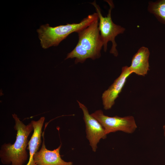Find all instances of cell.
<instances>
[{"label":"cell","mask_w":165,"mask_h":165,"mask_svg":"<svg viewBox=\"0 0 165 165\" xmlns=\"http://www.w3.org/2000/svg\"><path fill=\"white\" fill-rule=\"evenodd\" d=\"M15 121L14 128L16 131V139L13 144L4 143L0 150L1 161L4 165H24L28 160V155L26 151L28 145V138L33 130L31 122L24 124L16 115L12 114Z\"/></svg>","instance_id":"cell-1"},{"label":"cell","mask_w":165,"mask_h":165,"mask_svg":"<svg viewBox=\"0 0 165 165\" xmlns=\"http://www.w3.org/2000/svg\"><path fill=\"white\" fill-rule=\"evenodd\" d=\"M98 18L88 26L77 32L79 40L75 47L68 53L65 60L75 58V64L83 63L88 58L100 57L103 46L98 29Z\"/></svg>","instance_id":"cell-2"},{"label":"cell","mask_w":165,"mask_h":165,"mask_svg":"<svg viewBox=\"0 0 165 165\" xmlns=\"http://www.w3.org/2000/svg\"><path fill=\"white\" fill-rule=\"evenodd\" d=\"M98 18L96 13L89 15L78 23L67 24L55 27L48 24L41 25L37 31L42 47L46 49L57 46L70 34L85 28Z\"/></svg>","instance_id":"cell-3"},{"label":"cell","mask_w":165,"mask_h":165,"mask_svg":"<svg viewBox=\"0 0 165 165\" xmlns=\"http://www.w3.org/2000/svg\"><path fill=\"white\" fill-rule=\"evenodd\" d=\"M105 1L108 3L109 8L107 16H105L102 15L100 8L95 1L91 3L95 8L96 13L98 15V29L103 43L104 50L105 52L107 51L108 43L111 41L112 45L110 53L117 57L118 53L116 48L117 44L115 41V38L118 35L123 33L125 29L113 23L111 18V12L114 7V3L111 0Z\"/></svg>","instance_id":"cell-4"},{"label":"cell","mask_w":165,"mask_h":165,"mask_svg":"<svg viewBox=\"0 0 165 165\" xmlns=\"http://www.w3.org/2000/svg\"><path fill=\"white\" fill-rule=\"evenodd\" d=\"M91 115L102 125L106 135L118 131L132 134L137 128L134 117L131 116L110 117L104 115L101 110H97Z\"/></svg>","instance_id":"cell-5"},{"label":"cell","mask_w":165,"mask_h":165,"mask_svg":"<svg viewBox=\"0 0 165 165\" xmlns=\"http://www.w3.org/2000/svg\"><path fill=\"white\" fill-rule=\"evenodd\" d=\"M77 101L83 111V119L86 127V137L89 141L93 151L95 152L97 148V144L101 139L106 138L107 135L102 125L89 114L86 107L78 101Z\"/></svg>","instance_id":"cell-6"},{"label":"cell","mask_w":165,"mask_h":165,"mask_svg":"<svg viewBox=\"0 0 165 165\" xmlns=\"http://www.w3.org/2000/svg\"><path fill=\"white\" fill-rule=\"evenodd\" d=\"M132 73L129 67H123L119 76L108 88L103 93L101 98L105 110L110 109L114 105L115 101L121 92L127 79Z\"/></svg>","instance_id":"cell-7"},{"label":"cell","mask_w":165,"mask_h":165,"mask_svg":"<svg viewBox=\"0 0 165 165\" xmlns=\"http://www.w3.org/2000/svg\"><path fill=\"white\" fill-rule=\"evenodd\" d=\"M43 141L39 151L34 155V160L36 165H73L72 162H66L61 157L60 152L61 144L53 150L47 149L46 147L43 133Z\"/></svg>","instance_id":"cell-8"},{"label":"cell","mask_w":165,"mask_h":165,"mask_svg":"<svg viewBox=\"0 0 165 165\" xmlns=\"http://www.w3.org/2000/svg\"><path fill=\"white\" fill-rule=\"evenodd\" d=\"M150 52L148 48L145 46L140 47L134 55L129 68L133 73L145 76L149 70V58Z\"/></svg>","instance_id":"cell-9"},{"label":"cell","mask_w":165,"mask_h":165,"mask_svg":"<svg viewBox=\"0 0 165 165\" xmlns=\"http://www.w3.org/2000/svg\"><path fill=\"white\" fill-rule=\"evenodd\" d=\"M45 119V117H42L38 121L32 120L31 122L33 127V132L28 143L29 158L28 162L26 165H36L33 156L38 149L42 142V129Z\"/></svg>","instance_id":"cell-10"},{"label":"cell","mask_w":165,"mask_h":165,"mask_svg":"<svg viewBox=\"0 0 165 165\" xmlns=\"http://www.w3.org/2000/svg\"><path fill=\"white\" fill-rule=\"evenodd\" d=\"M148 10L161 23L165 25V0L148 2Z\"/></svg>","instance_id":"cell-11"},{"label":"cell","mask_w":165,"mask_h":165,"mask_svg":"<svg viewBox=\"0 0 165 165\" xmlns=\"http://www.w3.org/2000/svg\"><path fill=\"white\" fill-rule=\"evenodd\" d=\"M163 130L164 135L165 138V123L164 124L163 126Z\"/></svg>","instance_id":"cell-12"}]
</instances>
